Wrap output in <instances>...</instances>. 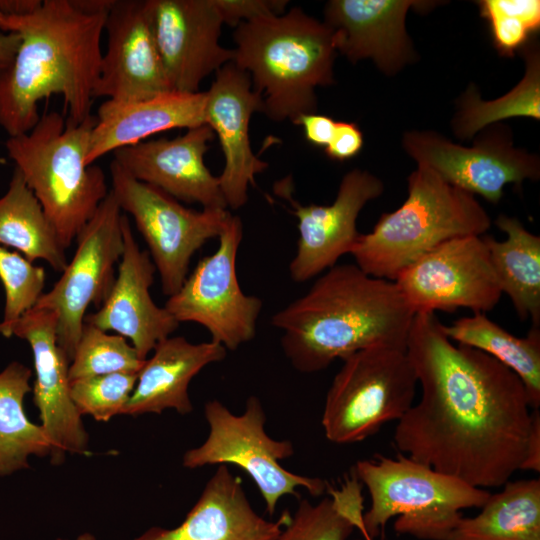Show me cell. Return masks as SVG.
I'll use <instances>...</instances> for the list:
<instances>
[{
    "instance_id": "cell-1",
    "label": "cell",
    "mask_w": 540,
    "mask_h": 540,
    "mask_svg": "<svg viewBox=\"0 0 540 540\" xmlns=\"http://www.w3.org/2000/svg\"><path fill=\"white\" fill-rule=\"evenodd\" d=\"M436 313H416L406 353L421 388L397 421L399 453L471 486L502 487L520 470L531 412L521 379L490 355L455 345Z\"/></svg>"
},
{
    "instance_id": "cell-2",
    "label": "cell",
    "mask_w": 540,
    "mask_h": 540,
    "mask_svg": "<svg viewBox=\"0 0 540 540\" xmlns=\"http://www.w3.org/2000/svg\"><path fill=\"white\" fill-rule=\"evenodd\" d=\"M112 0H43L20 15H4L1 30L20 36L11 66L0 75V126L9 137L38 122V103L63 96L66 122L91 114Z\"/></svg>"
},
{
    "instance_id": "cell-3",
    "label": "cell",
    "mask_w": 540,
    "mask_h": 540,
    "mask_svg": "<svg viewBox=\"0 0 540 540\" xmlns=\"http://www.w3.org/2000/svg\"><path fill=\"white\" fill-rule=\"evenodd\" d=\"M414 315L394 281L336 264L271 324L282 331L280 345L293 368L315 373L369 347L406 349Z\"/></svg>"
},
{
    "instance_id": "cell-4",
    "label": "cell",
    "mask_w": 540,
    "mask_h": 540,
    "mask_svg": "<svg viewBox=\"0 0 540 540\" xmlns=\"http://www.w3.org/2000/svg\"><path fill=\"white\" fill-rule=\"evenodd\" d=\"M233 39V62L249 73L269 119L295 124L300 116L316 113L315 89L335 83L338 54L333 32L323 21L292 7L238 24Z\"/></svg>"
},
{
    "instance_id": "cell-5",
    "label": "cell",
    "mask_w": 540,
    "mask_h": 540,
    "mask_svg": "<svg viewBox=\"0 0 540 540\" xmlns=\"http://www.w3.org/2000/svg\"><path fill=\"white\" fill-rule=\"evenodd\" d=\"M402 205L383 213L373 230L361 234L351 255L366 274L395 281L426 253L446 241L482 236L491 218L474 195L445 182L432 169L417 165L407 179Z\"/></svg>"
},
{
    "instance_id": "cell-6",
    "label": "cell",
    "mask_w": 540,
    "mask_h": 540,
    "mask_svg": "<svg viewBox=\"0 0 540 540\" xmlns=\"http://www.w3.org/2000/svg\"><path fill=\"white\" fill-rule=\"evenodd\" d=\"M95 123L93 115L80 124L68 123L52 111L40 116L29 132L5 143L65 250L110 191L103 170L86 164Z\"/></svg>"
},
{
    "instance_id": "cell-7",
    "label": "cell",
    "mask_w": 540,
    "mask_h": 540,
    "mask_svg": "<svg viewBox=\"0 0 540 540\" xmlns=\"http://www.w3.org/2000/svg\"><path fill=\"white\" fill-rule=\"evenodd\" d=\"M353 474L371 499L363 513L364 540L377 537L395 516L398 534L445 540L461 519V511L481 508L491 494L402 453L357 461Z\"/></svg>"
},
{
    "instance_id": "cell-8",
    "label": "cell",
    "mask_w": 540,
    "mask_h": 540,
    "mask_svg": "<svg viewBox=\"0 0 540 540\" xmlns=\"http://www.w3.org/2000/svg\"><path fill=\"white\" fill-rule=\"evenodd\" d=\"M342 361L321 419L329 441L361 442L412 407L418 381L406 349L374 346Z\"/></svg>"
},
{
    "instance_id": "cell-9",
    "label": "cell",
    "mask_w": 540,
    "mask_h": 540,
    "mask_svg": "<svg viewBox=\"0 0 540 540\" xmlns=\"http://www.w3.org/2000/svg\"><path fill=\"white\" fill-rule=\"evenodd\" d=\"M204 416L209 434L201 445L184 453V467L227 464L240 467L255 482L270 515L275 513L283 496L299 497V487L313 497L328 490L329 485L323 479L290 472L280 464L294 454V446L289 440H276L267 434L266 413L258 397L250 396L239 415L220 401L210 400L204 406Z\"/></svg>"
},
{
    "instance_id": "cell-10",
    "label": "cell",
    "mask_w": 540,
    "mask_h": 540,
    "mask_svg": "<svg viewBox=\"0 0 540 540\" xmlns=\"http://www.w3.org/2000/svg\"><path fill=\"white\" fill-rule=\"evenodd\" d=\"M110 174L111 192L143 236L163 293L174 295L188 276L193 255L218 238L231 212L189 209L158 188L136 180L114 161Z\"/></svg>"
},
{
    "instance_id": "cell-11",
    "label": "cell",
    "mask_w": 540,
    "mask_h": 540,
    "mask_svg": "<svg viewBox=\"0 0 540 540\" xmlns=\"http://www.w3.org/2000/svg\"><path fill=\"white\" fill-rule=\"evenodd\" d=\"M242 238V221L231 214L216 251L198 262L164 306L178 323L201 325L211 341L231 351L255 338L263 307V301L245 294L238 281L236 259Z\"/></svg>"
},
{
    "instance_id": "cell-12",
    "label": "cell",
    "mask_w": 540,
    "mask_h": 540,
    "mask_svg": "<svg viewBox=\"0 0 540 540\" xmlns=\"http://www.w3.org/2000/svg\"><path fill=\"white\" fill-rule=\"evenodd\" d=\"M463 146L428 130L405 132L402 147L417 165L432 169L445 182L498 204L507 184L522 186L540 177L539 157L514 146L511 129L495 123Z\"/></svg>"
},
{
    "instance_id": "cell-13",
    "label": "cell",
    "mask_w": 540,
    "mask_h": 540,
    "mask_svg": "<svg viewBox=\"0 0 540 540\" xmlns=\"http://www.w3.org/2000/svg\"><path fill=\"white\" fill-rule=\"evenodd\" d=\"M121 212L110 190L77 236V249L61 277L34 306L56 313L57 343L70 362L88 306L101 307L114 283L123 252Z\"/></svg>"
},
{
    "instance_id": "cell-14",
    "label": "cell",
    "mask_w": 540,
    "mask_h": 540,
    "mask_svg": "<svg viewBox=\"0 0 540 540\" xmlns=\"http://www.w3.org/2000/svg\"><path fill=\"white\" fill-rule=\"evenodd\" d=\"M394 282L415 314L458 308L485 314L503 294L483 235L444 242L405 268Z\"/></svg>"
},
{
    "instance_id": "cell-15",
    "label": "cell",
    "mask_w": 540,
    "mask_h": 540,
    "mask_svg": "<svg viewBox=\"0 0 540 540\" xmlns=\"http://www.w3.org/2000/svg\"><path fill=\"white\" fill-rule=\"evenodd\" d=\"M289 182L277 184L276 192L287 199L298 220L299 238L296 254L289 264L293 281L306 282L329 268L346 254H351L361 233L356 222L363 207L378 198L384 183L372 173L353 169L342 178L333 203L303 205L292 198Z\"/></svg>"
},
{
    "instance_id": "cell-16",
    "label": "cell",
    "mask_w": 540,
    "mask_h": 540,
    "mask_svg": "<svg viewBox=\"0 0 540 540\" xmlns=\"http://www.w3.org/2000/svg\"><path fill=\"white\" fill-rule=\"evenodd\" d=\"M154 38L173 91L197 93L234 51L220 42L222 19L213 0H147Z\"/></svg>"
},
{
    "instance_id": "cell-17",
    "label": "cell",
    "mask_w": 540,
    "mask_h": 540,
    "mask_svg": "<svg viewBox=\"0 0 540 540\" xmlns=\"http://www.w3.org/2000/svg\"><path fill=\"white\" fill-rule=\"evenodd\" d=\"M13 335L26 340L33 353V399L52 445V464H61L66 453L88 455L89 436L70 395V361L57 343L56 313L31 308L15 323Z\"/></svg>"
},
{
    "instance_id": "cell-18",
    "label": "cell",
    "mask_w": 540,
    "mask_h": 540,
    "mask_svg": "<svg viewBox=\"0 0 540 540\" xmlns=\"http://www.w3.org/2000/svg\"><path fill=\"white\" fill-rule=\"evenodd\" d=\"M104 30L94 99L125 102L173 91L167 78L149 17L147 0H112Z\"/></svg>"
},
{
    "instance_id": "cell-19",
    "label": "cell",
    "mask_w": 540,
    "mask_h": 540,
    "mask_svg": "<svg viewBox=\"0 0 540 540\" xmlns=\"http://www.w3.org/2000/svg\"><path fill=\"white\" fill-rule=\"evenodd\" d=\"M263 97L254 90L249 73L233 61L215 72L205 91V124L217 135L225 158L218 177L227 207L237 210L248 201V190L268 163L252 151L249 123L252 114L263 113Z\"/></svg>"
},
{
    "instance_id": "cell-20",
    "label": "cell",
    "mask_w": 540,
    "mask_h": 540,
    "mask_svg": "<svg viewBox=\"0 0 540 540\" xmlns=\"http://www.w3.org/2000/svg\"><path fill=\"white\" fill-rule=\"evenodd\" d=\"M213 130L206 124L175 138L142 141L115 150L114 159L136 180L203 209H227L218 177L204 162Z\"/></svg>"
},
{
    "instance_id": "cell-21",
    "label": "cell",
    "mask_w": 540,
    "mask_h": 540,
    "mask_svg": "<svg viewBox=\"0 0 540 540\" xmlns=\"http://www.w3.org/2000/svg\"><path fill=\"white\" fill-rule=\"evenodd\" d=\"M121 229L123 252L117 276L104 303L95 313L85 316L84 322L129 338L145 360L179 323L151 297L156 268L149 252L139 248L126 215L121 216Z\"/></svg>"
},
{
    "instance_id": "cell-22",
    "label": "cell",
    "mask_w": 540,
    "mask_h": 540,
    "mask_svg": "<svg viewBox=\"0 0 540 540\" xmlns=\"http://www.w3.org/2000/svg\"><path fill=\"white\" fill-rule=\"evenodd\" d=\"M431 1L331 0L324 23L332 30L337 53L356 63L370 59L385 75L393 76L416 59L406 28L410 8L432 7Z\"/></svg>"
},
{
    "instance_id": "cell-23",
    "label": "cell",
    "mask_w": 540,
    "mask_h": 540,
    "mask_svg": "<svg viewBox=\"0 0 540 540\" xmlns=\"http://www.w3.org/2000/svg\"><path fill=\"white\" fill-rule=\"evenodd\" d=\"M291 515L277 521L251 506L239 477L218 465L183 522L172 529L151 527L134 540H277Z\"/></svg>"
},
{
    "instance_id": "cell-24",
    "label": "cell",
    "mask_w": 540,
    "mask_h": 540,
    "mask_svg": "<svg viewBox=\"0 0 540 540\" xmlns=\"http://www.w3.org/2000/svg\"><path fill=\"white\" fill-rule=\"evenodd\" d=\"M205 124V92L170 91L135 101L106 100L97 111L86 164L115 150L144 141L170 129H191Z\"/></svg>"
},
{
    "instance_id": "cell-25",
    "label": "cell",
    "mask_w": 540,
    "mask_h": 540,
    "mask_svg": "<svg viewBox=\"0 0 540 540\" xmlns=\"http://www.w3.org/2000/svg\"><path fill=\"white\" fill-rule=\"evenodd\" d=\"M227 350L214 342L191 343L182 336L167 337L153 349L138 372L135 388L122 415L160 414L173 409L192 412L191 380L206 366L222 361Z\"/></svg>"
},
{
    "instance_id": "cell-26",
    "label": "cell",
    "mask_w": 540,
    "mask_h": 540,
    "mask_svg": "<svg viewBox=\"0 0 540 540\" xmlns=\"http://www.w3.org/2000/svg\"><path fill=\"white\" fill-rule=\"evenodd\" d=\"M495 225L506 234L504 241L483 235L490 261L505 293L521 320L540 327V237L529 232L515 217L500 214Z\"/></svg>"
},
{
    "instance_id": "cell-27",
    "label": "cell",
    "mask_w": 540,
    "mask_h": 540,
    "mask_svg": "<svg viewBox=\"0 0 540 540\" xmlns=\"http://www.w3.org/2000/svg\"><path fill=\"white\" fill-rule=\"evenodd\" d=\"M473 517H461L445 540H540V480L508 481Z\"/></svg>"
},
{
    "instance_id": "cell-28",
    "label": "cell",
    "mask_w": 540,
    "mask_h": 540,
    "mask_svg": "<svg viewBox=\"0 0 540 540\" xmlns=\"http://www.w3.org/2000/svg\"><path fill=\"white\" fill-rule=\"evenodd\" d=\"M452 341L478 349L513 371L522 381L533 410L540 407V327L516 337L484 313L461 317L443 326Z\"/></svg>"
},
{
    "instance_id": "cell-29",
    "label": "cell",
    "mask_w": 540,
    "mask_h": 540,
    "mask_svg": "<svg viewBox=\"0 0 540 540\" xmlns=\"http://www.w3.org/2000/svg\"><path fill=\"white\" fill-rule=\"evenodd\" d=\"M0 245L17 249L32 263L44 260L57 272L68 263L55 229L16 167L0 197Z\"/></svg>"
},
{
    "instance_id": "cell-30",
    "label": "cell",
    "mask_w": 540,
    "mask_h": 540,
    "mask_svg": "<svg viewBox=\"0 0 540 540\" xmlns=\"http://www.w3.org/2000/svg\"><path fill=\"white\" fill-rule=\"evenodd\" d=\"M31 376V369L16 361L0 372V476L28 468L31 456L52 452L44 428L31 422L24 411Z\"/></svg>"
},
{
    "instance_id": "cell-31",
    "label": "cell",
    "mask_w": 540,
    "mask_h": 540,
    "mask_svg": "<svg viewBox=\"0 0 540 540\" xmlns=\"http://www.w3.org/2000/svg\"><path fill=\"white\" fill-rule=\"evenodd\" d=\"M525 74L505 95L485 101L471 84L457 101L451 125L459 139L473 138L489 125L513 117L540 119V51L535 40L522 48Z\"/></svg>"
},
{
    "instance_id": "cell-32",
    "label": "cell",
    "mask_w": 540,
    "mask_h": 540,
    "mask_svg": "<svg viewBox=\"0 0 540 540\" xmlns=\"http://www.w3.org/2000/svg\"><path fill=\"white\" fill-rule=\"evenodd\" d=\"M146 360V359H145ZM135 348L126 338L108 334L98 327L85 323L69 365V380L114 373L138 374L144 365Z\"/></svg>"
},
{
    "instance_id": "cell-33",
    "label": "cell",
    "mask_w": 540,
    "mask_h": 540,
    "mask_svg": "<svg viewBox=\"0 0 540 540\" xmlns=\"http://www.w3.org/2000/svg\"><path fill=\"white\" fill-rule=\"evenodd\" d=\"M0 280L5 290V307L0 333L13 336L20 317L33 308L43 294L46 272L18 252L0 246Z\"/></svg>"
},
{
    "instance_id": "cell-34",
    "label": "cell",
    "mask_w": 540,
    "mask_h": 540,
    "mask_svg": "<svg viewBox=\"0 0 540 540\" xmlns=\"http://www.w3.org/2000/svg\"><path fill=\"white\" fill-rule=\"evenodd\" d=\"M328 491L330 496L316 504L300 499L277 540H348L355 527L346 516L344 494L330 486Z\"/></svg>"
},
{
    "instance_id": "cell-35",
    "label": "cell",
    "mask_w": 540,
    "mask_h": 540,
    "mask_svg": "<svg viewBox=\"0 0 540 540\" xmlns=\"http://www.w3.org/2000/svg\"><path fill=\"white\" fill-rule=\"evenodd\" d=\"M482 17L490 26L493 43L504 56L522 48L540 27L538 0H483L479 1Z\"/></svg>"
},
{
    "instance_id": "cell-36",
    "label": "cell",
    "mask_w": 540,
    "mask_h": 540,
    "mask_svg": "<svg viewBox=\"0 0 540 540\" xmlns=\"http://www.w3.org/2000/svg\"><path fill=\"white\" fill-rule=\"evenodd\" d=\"M138 374L114 373L70 382V395L78 411L107 422L123 410L135 388Z\"/></svg>"
},
{
    "instance_id": "cell-37",
    "label": "cell",
    "mask_w": 540,
    "mask_h": 540,
    "mask_svg": "<svg viewBox=\"0 0 540 540\" xmlns=\"http://www.w3.org/2000/svg\"><path fill=\"white\" fill-rule=\"evenodd\" d=\"M223 24L236 27L242 22L285 12V0H213Z\"/></svg>"
},
{
    "instance_id": "cell-38",
    "label": "cell",
    "mask_w": 540,
    "mask_h": 540,
    "mask_svg": "<svg viewBox=\"0 0 540 540\" xmlns=\"http://www.w3.org/2000/svg\"><path fill=\"white\" fill-rule=\"evenodd\" d=\"M363 147V135L353 122L336 121L334 135L325 147L326 155L337 161L355 157Z\"/></svg>"
},
{
    "instance_id": "cell-39",
    "label": "cell",
    "mask_w": 540,
    "mask_h": 540,
    "mask_svg": "<svg viewBox=\"0 0 540 540\" xmlns=\"http://www.w3.org/2000/svg\"><path fill=\"white\" fill-rule=\"evenodd\" d=\"M294 125L303 128L305 138L309 143L325 148L332 140L336 121L326 115L311 113L300 116Z\"/></svg>"
},
{
    "instance_id": "cell-40",
    "label": "cell",
    "mask_w": 540,
    "mask_h": 540,
    "mask_svg": "<svg viewBox=\"0 0 540 540\" xmlns=\"http://www.w3.org/2000/svg\"><path fill=\"white\" fill-rule=\"evenodd\" d=\"M520 470L540 472V413L533 410L527 437L525 456Z\"/></svg>"
},
{
    "instance_id": "cell-41",
    "label": "cell",
    "mask_w": 540,
    "mask_h": 540,
    "mask_svg": "<svg viewBox=\"0 0 540 540\" xmlns=\"http://www.w3.org/2000/svg\"><path fill=\"white\" fill-rule=\"evenodd\" d=\"M20 42V36L16 33H0V75L11 66Z\"/></svg>"
},
{
    "instance_id": "cell-42",
    "label": "cell",
    "mask_w": 540,
    "mask_h": 540,
    "mask_svg": "<svg viewBox=\"0 0 540 540\" xmlns=\"http://www.w3.org/2000/svg\"><path fill=\"white\" fill-rule=\"evenodd\" d=\"M56 540H67V539L58 538ZM76 540H96V538L90 533H83V534L79 535L76 538Z\"/></svg>"
},
{
    "instance_id": "cell-43",
    "label": "cell",
    "mask_w": 540,
    "mask_h": 540,
    "mask_svg": "<svg viewBox=\"0 0 540 540\" xmlns=\"http://www.w3.org/2000/svg\"><path fill=\"white\" fill-rule=\"evenodd\" d=\"M4 15L5 14L0 11V29H1V26H2V21H3Z\"/></svg>"
},
{
    "instance_id": "cell-44",
    "label": "cell",
    "mask_w": 540,
    "mask_h": 540,
    "mask_svg": "<svg viewBox=\"0 0 540 540\" xmlns=\"http://www.w3.org/2000/svg\"><path fill=\"white\" fill-rule=\"evenodd\" d=\"M355 540H362V539H355ZM364 540V539H363Z\"/></svg>"
}]
</instances>
